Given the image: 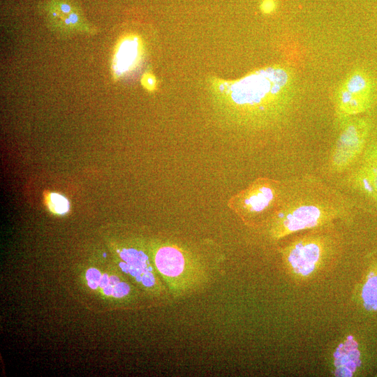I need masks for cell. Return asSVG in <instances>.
<instances>
[{"instance_id":"cell-3","label":"cell","mask_w":377,"mask_h":377,"mask_svg":"<svg viewBox=\"0 0 377 377\" xmlns=\"http://www.w3.org/2000/svg\"><path fill=\"white\" fill-rule=\"evenodd\" d=\"M286 186L281 181L259 177L233 195L228 205L246 223H266L281 205Z\"/></svg>"},{"instance_id":"cell-5","label":"cell","mask_w":377,"mask_h":377,"mask_svg":"<svg viewBox=\"0 0 377 377\" xmlns=\"http://www.w3.org/2000/svg\"><path fill=\"white\" fill-rule=\"evenodd\" d=\"M289 80L281 68L259 71L235 83L232 96L239 104L260 105L283 94Z\"/></svg>"},{"instance_id":"cell-15","label":"cell","mask_w":377,"mask_h":377,"mask_svg":"<svg viewBox=\"0 0 377 377\" xmlns=\"http://www.w3.org/2000/svg\"><path fill=\"white\" fill-rule=\"evenodd\" d=\"M80 20L79 16L75 13H70L68 16L64 18V22L66 25H75Z\"/></svg>"},{"instance_id":"cell-7","label":"cell","mask_w":377,"mask_h":377,"mask_svg":"<svg viewBox=\"0 0 377 377\" xmlns=\"http://www.w3.org/2000/svg\"><path fill=\"white\" fill-rule=\"evenodd\" d=\"M368 135V125L358 119L348 124L341 132L329 158V168L335 173L348 169L362 153Z\"/></svg>"},{"instance_id":"cell-4","label":"cell","mask_w":377,"mask_h":377,"mask_svg":"<svg viewBox=\"0 0 377 377\" xmlns=\"http://www.w3.org/2000/svg\"><path fill=\"white\" fill-rule=\"evenodd\" d=\"M332 225L308 230L283 249L284 260L291 267H318L339 249Z\"/></svg>"},{"instance_id":"cell-10","label":"cell","mask_w":377,"mask_h":377,"mask_svg":"<svg viewBox=\"0 0 377 377\" xmlns=\"http://www.w3.org/2000/svg\"><path fill=\"white\" fill-rule=\"evenodd\" d=\"M356 189L377 201V143L368 148L359 167L350 176Z\"/></svg>"},{"instance_id":"cell-6","label":"cell","mask_w":377,"mask_h":377,"mask_svg":"<svg viewBox=\"0 0 377 377\" xmlns=\"http://www.w3.org/2000/svg\"><path fill=\"white\" fill-rule=\"evenodd\" d=\"M119 267L132 283L147 295L158 298L170 296L157 273L149 253L135 247L122 248L119 251Z\"/></svg>"},{"instance_id":"cell-8","label":"cell","mask_w":377,"mask_h":377,"mask_svg":"<svg viewBox=\"0 0 377 377\" xmlns=\"http://www.w3.org/2000/svg\"><path fill=\"white\" fill-rule=\"evenodd\" d=\"M373 86L369 77L359 71L352 74L339 92L337 105L346 115L359 114L366 110L372 99Z\"/></svg>"},{"instance_id":"cell-2","label":"cell","mask_w":377,"mask_h":377,"mask_svg":"<svg viewBox=\"0 0 377 377\" xmlns=\"http://www.w3.org/2000/svg\"><path fill=\"white\" fill-rule=\"evenodd\" d=\"M170 297L180 299L202 289L209 282L207 267L188 248L172 242L158 243L149 253Z\"/></svg>"},{"instance_id":"cell-1","label":"cell","mask_w":377,"mask_h":377,"mask_svg":"<svg viewBox=\"0 0 377 377\" xmlns=\"http://www.w3.org/2000/svg\"><path fill=\"white\" fill-rule=\"evenodd\" d=\"M351 205L346 197L315 177H302L286 183L277 210L266 222L274 240L303 230L332 225L346 219Z\"/></svg>"},{"instance_id":"cell-9","label":"cell","mask_w":377,"mask_h":377,"mask_svg":"<svg viewBox=\"0 0 377 377\" xmlns=\"http://www.w3.org/2000/svg\"><path fill=\"white\" fill-rule=\"evenodd\" d=\"M87 279L91 288L96 289L98 286L105 294L119 300L131 302L138 295V288L123 275L108 277L107 275H101L95 269H91L87 271Z\"/></svg>"},{"instance_id":"cell-14","label":"cell","mask_w":377,"mask_h":377,"mask_svg":"<svg viewBox=\"0 0 377 377\" xmlns=\"http://www.w3.org/2000/svg\"><path fill=\"white\" fill-rule=\"evenodd\" d=\"M276 8V2L274 0H263L260 4V9L265 14L272 13Z\"/></svg>"},{"instance_id":"cell-13","label":"cell","mask_w":377,"mask_h":377,"mask_svg":"<svg viewBox=\"0 0 377 377\" xmlns=\"http://www.w3.org/2000/svg\"><path fill=\"white\" fill-rule=\"evenodd\" d=\"M140 83L142 87L148 91H154L157 88L156 78L150 72H146L142 75Z\"/></svg>"},{"instance_id":"cell-11","label":"cell","mask_w":377,"mask_h":377,"mask_svg":"<svg viewBox=\"0 0 377 377\" xmlns=\"http://www.w3.org/2000/svg\"><path fill=\"white\" fill-rule=\"evenodd\" d=\"M141 41L135 36H128L119 43L113 59L114 75L119 76L132 68L140 52Z\"/></svg>"},{"instance_id":"cell-16","label":"cell","mask_w":377,"mask_h":377,"mask_svg":"<svg viewBox=\"0 0 377 377\" xmlns=\"http://www.w3.org/2000/svg\"><path fill=\"white\" fill-rule=\"evenodd\" d=\"M59 10H61L62 13L66 14V15L71 13V7L67 3H61L59 6Z\"/></svg>"},{"instance_id":"cell-12","label":"cell","mask_w":377,"mask_h":377,"mask_svg":"<svg viewBox=\"0 0 377 377\" xmlns=\"http://www.w3.org/2000/svg\"><path fill=\"white\" fill-rule=\"evenodd\" d=\"M46 200L49 209L54 214H64L69 209L68 201L60 194L56 193H49Z\"/></svg>"}]
</instances>
